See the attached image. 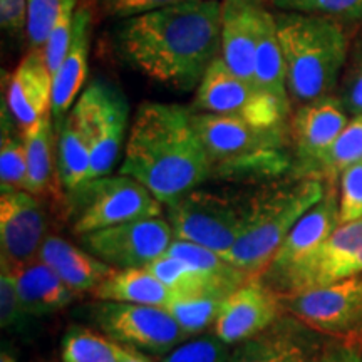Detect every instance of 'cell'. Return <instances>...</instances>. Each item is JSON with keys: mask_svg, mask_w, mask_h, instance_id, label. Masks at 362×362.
Instances as JSON below:
<instances>
[{"mask_svg": "<svg viewBox=\"0 0 362 362\" xmlns=\"http://www.w3.org/2000/svg\"><path fill=\"white\" fill-rule=\"evenodd\" d=\"M317 362H362V354L351 344H339L324 351Z\"/></svg>", "mask_w": 362, "mask_h": 362, "instance_id": "cell-41", "label": "cell"}, {"mask_svg": "<svg viewBox=\"0 0 362 362\" xmlns=\"http://www.w3.org/2000/svg\"><path fill=\"white\" fill-rule=\"evenodd\" d=\"M253 86L262 93L272 94L291 106V96L287 89V71L282 47L279 42L277 22L269 11L262 13L259 40L255 51V71H253Z\"/></svg>", "mask_w": 362, "mask_h": 362, "instance_id": "cell-26", "label": "cell"}, {"mask_svg": "<svg viewBox=\"0 0 362 362\" xmlns=\"http://www.w3.org/2000/svg\"><path fill=\"white\" fill-rule=\"evenodd\" d=\"M284 307L280 296L262 280H248L225 298L214 334L226 346L242 344L277 322Z\"/></svg>", "mask_w": 362, "mask_h": 362, "instance_id": "cell-14", "label": "cell"}, {"mask_svg": "<svg viewBox=\"0 0 362 362\" xmlns=\"http://www.w3.org/2000/svg\"><path fill=\"white\" fill-rule=\"evenodd\" d=\"M0 362H17V361H16V357L11 354V352L2 351V354H0Z\"/></svg>", "mask_w": 362, "mask_h": 362, "instance_id": "cell-43", "label": "cell"}, {"mask_svg": "<svg viewBox=\"0 0 362 362\" xmlns=\"http://www.w3.org/2000/svg\"><path fill=\"white\" fill-rule=\"evenodd\" d=\"M347 123V111L339 98L325 96L302 104L291 123L298 161L307 170L317 168Z\"/></svg>", "mask_w": 362, "mask_h": 362, "instance_id": "cell-17", "label": "cell"}, {"mask_svg": "<svg viewBox=\"0 0 362 362\" xmlns=\"http://www.w3.org/2000/svg\"><path fill=\"white\" fill-rule=\"evenodd\" d=\"M214 171L194 131L192 111L180 104L143 103L136 111L119 175L146 187L170 205L197 189Z\"/></svg>", "mask_w": 362, "mask_h": 362, "instance_id": "cell-2", "label": "cell"}, {"mask_svg": "<svg viewBox=\"0 0 362 362\" xmlns=\"http://www.w3.org/2000/svg\"><path fill=\"white\" fill-rule=\"evenodd\" d=\"M341 101L346 111H349L351 115H362V61L356 67V71L352 72Z\"/></svg>", "mask_w": 362, "mask_h": 362, "instance_id": "cell-40", "label": "cell"}, {"mask_svg": "<svg viewBox=\"0 0 362 362\" xmlns=\"http://www.w3.org/2000/svg\"><path fill=\"white\" fill-rule=\"evenodd\" d=\"M37 260L51 267L76 293L93 292L116 270L86 248L72 245L56 235L45 237Z\"/></svg>", "mask_w": 362, "mask_h": 362, "instance_id": "cell-20", "label": "cell"}, {"mask_svg": "<svg viewBox=\"0 0 362 362\" xmlns=\"http://www.w3.org/2000/svg\"><path fill=\"white\" fill-rule=\"evenodd\" d=\"M67 0H27V35L34 49L47 42Z\"/></svg>", "mask_w": 362, "mask_h": 362, "instance_id": "cell-33", "label": "cell"}, {"mask_svg": "<svg viewBox=\"0 0 362 362\" xmlns=\"http://www.w3.org/2000/svg\"><path fill=\"white\" fill-rule=\"evenodd\" d=\"M17 291L27 317H44L56 314L67 307L76 292L44 262L33 264L13 272Z\"/></svg>", "mask_w": 362, "mask_h": 362, "instance_id": "cell-23", "label": "cell"}, {"mask_svg": "<svg viewBox=\"0 0 362 362\" xmlns=\"http://www.w3.org/2000/svg\"><path fill=\"white\" fill-rule=\"evenodd\" d=\"M27 153V185L25 192L40 197L51 192L54 176V131L52 116H45L24 134Z\"/></svg>", "mask_w": 362, "mask_h": 362, "instance_id": "cell-27", "label": "cell"}, {"mask_svg": "<svg viewBox=\"0 0 362 362\" xmlns=\"http://www.w3.org/2000/svg\"><path fill=\"white\" fill-rule=\"evenodd\" d=\"M89 309L90 320L99 330L131 349L165 354L188 337L163 307L101 300Z\"/></svg>", "mask_w": 362, "mask_h": 362, "instance_id": "cell-7", "label": "cell"}, {"mask_svg": "<svg viewBox=\"0 0 362 362\" xmlns=\"http://www.w3.org/2000/svg\"><path fill=\"white\" fill-rule=\"evenodd\" d=\"M319 347L302 330L275 322L259 336L242 342L228 362H317Z\"/></svg>", "mask_w": 362, "mask_h": 362, "instance_id": "cell-21", "label": "cell"}, {"mask_svg": "<svg viewBox=\"0 0 362 362\" xmlns=\"http://www.w3.org/2000/svg\"><path fill=\"white\" fill-rule=\"evenodd\" d=\"M221 45L220 0H187L131 17L117 30L121 56L170 88H198Z\"/></svg>", "mask_w": 362, "mask_h": 362, "instance_id": "cell-1", "label": "cell"}, {"mask_svg": "<svg viewBox=\"0 0 362 362\" xmlns=\"http://www.w3.org/2000/svg\"><path fill=\"white\" fill-rule=\"evenodd\" d=\"M226 344L215 336H202L181 342L161 362H228Z\"/></svg>", "mask_w": 362, "mask_h": 362, "instance_id": "cell-35", "label": "cell"}, {"mask_svg": "<svg viewBox=\"0 0 362 362\" xmlns=\"http://www.w3.org/2000/svg\"><path fill=\"white\" fill-rule=\"evenodd\" d=\"M232 292L203 291L187 296H173L166 310L175 317L180 327L188 334H200L208 327H214L225 298Z\"/></svg>", "mask_w": 362, "mask_h": 362, "instance_id": "cell-29", "label": "cell"}, {"mask_svg": "<svg viewBox=\"0 0 362 362\" xmlns=\"http://www.w3.org/2000/svg\"><path fill=\"white\" fill-rule=\"evenodd\" d=\"M275 22L288 96L300 104L330 96L349 47L344 27L332 17L297 12L279 13Z\"/></svg>", "mask_w": 362, "mask_h": 362, "instance_id": "cell-3", "label": "cell"}, {"mask_svg": "<svg viewBox=\"0 0 362 362\" xmlns=\"http://www.w3.org/2000/svg\"><path fill=\"white\" fill-rule=\"evenodd\" d=\"M74 13L76 0H67L64 8H62L61 17L57 19L56 25H54L51 34H49L47 42L44 45V57L52 78L57 74L59 67H61L71 47L72 29H74Z\"/></svg>", "mask_w": 362, "mask_h": 362, "instance_id": "cell-34", "label": "cell"}, {"mask_svg": "<svg viewBox=\"0 0 362 362\" xmlns=\"http://www.w3.org/2000/svg\"><path fill=\"white\" fill-rule=\"evenodd\" d=\"M90 158H93V139L88 124L81 112L72 110L62 123H59L57 165L62 187L74 193L88 183Z\"/></svg>", "mask_w": 362, "mask_h": 362, "instance_id": "cell-24", "label": "cell"}, {"mask_svg": "<svg viewBox=\"0 0 362 362\" xmlns=\"http://www.w3.org/2000/svg\"><path fill=\"white\" fill-rule=\"evenodd\" d=\"M325 193L319 178H302L257 193L245 203V220L228 255L230 264L250 280L260 279L297 221Z\"/></svg>", "mask_w": 362, "mask_h": 362, "instance_id": "cell-4", "label": "cell"}, {"mask_svg": "<svg viewBox=\"0 0 362 362\" xmlns=\"http://www.w3.org/2000/svg\"><path fill=\"white\" fill-rule=\"evenodd\" d=\"M259 89L248 84L216 56L203 74L193 103L194 112L243 116L253 103Z\"/></svg>", "mask_w": 362, "mask_h": 362, "instance_id": "cell-19", "label": "cell"}, {"mask_svg": "<svg viewBox=\"0 0 362 362\" xmlns=\"http://www.w3.org/2000/svg\"><path fill=\"white\" fill-rule=\"evenodd\" d=\"M74 107L84 117L93 139L89 178L96 180L111 173L123 146L128 126V101L119 89L104 81H94L81 94Z\"/></svg>", "mask_w": 362, "mask_h": 362, "instance_id": "cell-10", "label": "cell"}, {"mask_svg": "<svg viewBox=\"0 0 362 362\" xmlns=\"http://www.w3.org/2000/svg\"><path fill=\"white\" fill-rule=\"evenodd\" d=\"M129 351L131 347L84 325H71L61 342L62 362H121Z\"/></svg>", "mask_w": 362, "mask_h": 362, "instance_id": "cell-28", "label": "cell"}, {"mask_svg": "<svg viewBox=\"0 0 362 362\" xmlns=\"http://www.w3.org/2000/svg\"><path fill=\"white\" fill-rule=\"evenodd\" d=\"M93 297L98 300L123 302V304H139L166 307L173 300L175 293L155 277L148 269H124L112 274L94 288Z\"/></svg>", "mask_w": 362, "mask_h": 362, "instance_id": "cell-25", "label": "cell"}, {"mask_svg": "<svg viewBox=\"0 0 362 362\" xmlns=\"http://www.w3.org/2000/svg\"><path fill=\"white\" fill-rule=\"evenodd\" d=\"M262 13L264 8L259 0L221 2L220 56L238 78L252 86Z\"/></svg>", "mask_w": 362, "mask_h": 362, "instance_id": "cell-18", "label": "cell"}, {"mask_svg": "<svg viewBox=\"0 0 362 362\" xmlns=\"http://www.w3.org/2000/svg\"><path fill=\"white\" fill-rule=\"evenodd\" d=\"M175 240L206 247L225 260L242 232L245 205L193 189L166 205Z\"/></svg>", "mask_w": 362, "mask_h": 362, "instance_id": "cell-6", "label": "cell"}, {"mask_svg": "<svg viewBox=\"0 0 362 362\" xmlns=\"http://www.w3.org/2000/svg\"><path fill=\"white\" fill-rule=\"evenodd\" d=\"M42 205L29 192H6L0 197L2 265L12 272L37 260L45 240Z\"/></svg>", "mask_w": 362, "mask_h": 362, "instance_id": "cell-13", "label": "cell"}, {"mask_svg": "<svg viewBox=\"0 0 362 362\" xmlns=\"http://www.w3.org/2000/svg\"><path fill=\"white\" fill-rule=\"evenodd\" d=\"M173 230L161 216L128 221L81 237L86 250L116 270L146 269L168 252Z\"/></svg>", "mask_w": 362, "mask_h": 362, "instance_id": "cell-9", "label": "cell"}, {"mask_svg": "<svg viewBox=\"0 0 362 362\" xmlns=\"http://www.w3.org/2000/svg\"><path fill=\"white\" fill-rule=\"evenodd\" d=\"M27 314L17 291L16 274L2 265L0 270V322L4 330H17L24 324Z\"/></svg>", "mask_w": 362, "mask_h": 362, "instance_id": "cell-37", "label": "cell"}, {"mask_svg": "<svg viewBox=\"0 0 362 362\" xmlns=\"http://www.w3.org/2000/svg\"><path fill=\"white\" fill-rule=\"evenodd\" d=\"M89 30L90 12L81 7L74 13V29H72L71 47L67 56L54 76L52 86V117L61 123L66 112L78 98L88 76V56H89Z\"/></svg>", "mask_w": 362, "mask_h": 362, "instance_id": "cell-22", "label": "cell"}, {"mask_svg": "<svg viewBox=\"0 0 362 362\" xmlns=\"http://www.w3.org/2000/svg\"><path fill=\"white\" fill-rule=\"evenodd\" d=\"M362 274V218L341 223L322 247L285 279L279 296H288Z\"/></svg>", "mask_w": 362, "mask_h": 362, "instance_id": "cell-11", "label": "cell"}, {"mask_svg": "<svg viewBox=\"0 0 362 362\" xmlns=\"http://www.w3.org/2000/svg\"><path fill=\"white\" fill-rule=\"evenodd\" d=\"M284 310L305 327L336 337L362 332V277L280 296Z\"/></svg>", "mask_w": 362, "mask_h": 362, "instance_id": "cell-8", "label": "cell"}, {"mask_svg": "<svg viewBox=\"0 0 362 362\" xmlns=\"http://www.w3.org/2000/svg\"><path fill=\"white\" fill-rule=\"evenodd\" d=\"M272 4L284 12L351 21L362 17V0H272Z\"/></svg>", "mask_w": 362, "mask_h": 362, "instance_id": "cell-32", "label": "cell"}, {"mask_svg": "<svg viewBox=\"0 0 362 362\" xmlns=\"http://www.w3.org/2000/svg\"><path fill=\"white\" fill-rule=\"evenodd\" d=\"M341 175L339 220L341 223H349L362 218V161L346 168Z\"/></svg>", "mask_w": 362, "mask_h": 362, "instance_id": "cell-36", "label": "cell"}, {"mask_svg": "<svg viewBox=\"0 0 362 362\" xmlns=\"http://www.w3.org/2000/svg\"><path fill=\"white\" fill-rule=\"evenodd\" d=\"M121 362H153L151 357H148L144 352L138 351V349H131L129 354L124 357Z\"/></svg>", "mask_w": 362, "mask_h": 362, "instance_id": "cell-42", "label": "cell"}, {"mask_svg": "<svg viewBox=\"0 0 362 362\" xmlns=\"http://www.w3.org/2000/svg\"><path fill=\"white\" fill-rule=\"evenodd\" d=\"M180 2H187V0H104V6H106V11L111 16L131 19V17L143 16V13Z\"/></svg>", "mask_w": 362, "mask_h": 362, "instance_id": "cell-38", "label": "cell"}, {"mask_svg": "<svg viewBox=\"0 0 362 362\" xmlns=\"http://www.w3.org/2000/svg\"><path fill=\"white\" fill-rule=\"evenodd\" d=\"M27 153L24 136L7 106L2 107V136H0V187L6 192H25Z\"/></svg>", "mask_w": 362, "mask_h": 362, "instance_id": "cell-30", "label": "cell"}, {"mask_svg": "<svg viewBox=\"0 0 362 362\" xmlns=\"http://www.w3.org/2000/svg\"><path fill=\"white\" fill-rule=\"evenodd\" d=\"M76 220L72 232L79 237L128 221L161 216L163 203L139 181L126 175L90 180L74 193Z\"/></svg>", "mask_w": 362, "mask_h": 362, "instance_id": "cell-5", "label": "cell"}, {"mask_svg": "<svg viewBox=\"0 0 362 362\" xmlns=\"http://www.w3.org/2000/svg\"><path fill=\"white\" fill-rule=\"evenodd\" d=\"M0 24L11 35L27 29V0H0Z\"/></svg>", "mask_w": 362, "mask_h": 362, "instance_id": "cell-39", "label": "cell"}, {"mask_svg": "<svg viewBox=\"0 0 362 362\" xmlns=\"http://www.w3.org/2000/svg\"><path fill=\"white\" fill-rule=\"evenodd\" d=\"M54 78L45 62L44 51L34 49L19 62L7 84V110L22 136L40 119L52 115Z\"/></svg>", "mask_w": 362, "mask_h": 362, "instance_id": "cell-16", "label": "cell"}, {"mask_svg": "<svg viewBox=\"0 0 362 362\" xmlns=\"http://www.w3.org/2000/svg\"><path fill=\"white\" fill-rule=\"evenodd\" d=\"M192 121L211 165L284 146L285 128H259L240 116L211 112H192Z\"/></svg>", "mask_w": 362, "mask_h": 362, "instance_id": "cell-15", "label": "cell"}, {"mask_svg": "<svg viewBox=\"0 0 362 362\" xmlns=\"http://www.w3.org/2000/svg\"><path fill=\"white\" fill-rule=\"evenodd\" d=\"M359 161H362V115L354 116V119L347 123L317 168L327 176H336Z\"/></svg>", "mask_w": 362, "mask_h": 362, "instance_id": "cell-31", "label": "cell"}, {"mask_svg": "<svg viewBox=\"0 0 362 362\" xmlns=\"http://www.w3.org/2000/svg\"><path fill=\"white\" fill-rule=\"evenodd\" d=\"M339 225V202L336 189L330 187L322 200L297 221L259 280L274 292H279L285 279L305 264Z\"/></svg>", "mask_w": 362, "mask_h": 362, "instance_id": "cell-12", "label": "cell"}]
</instances>
